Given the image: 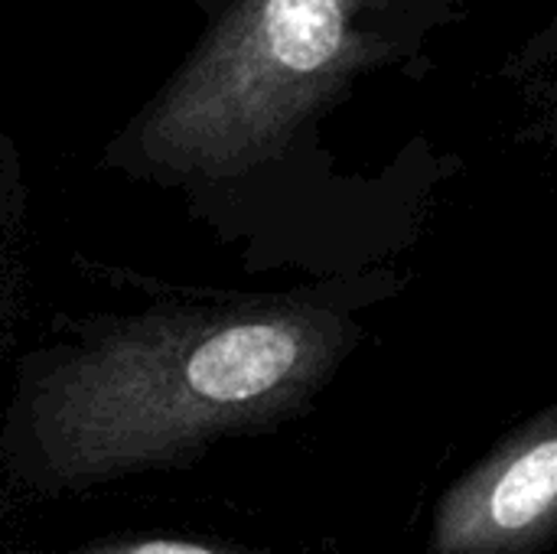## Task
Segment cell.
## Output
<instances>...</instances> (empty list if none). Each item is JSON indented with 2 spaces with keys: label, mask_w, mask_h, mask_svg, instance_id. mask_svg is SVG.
<instances>
[{
  "label": "cell",
  "mask_w": 557,
  "mask_h": 554,
  "mask_svg": "<svg viewBox=\"0 0 557 554\" xmlns=\"http://www.w3.org/2000/svg\"><path fill=\"white\" fill-rule=\"evenodd\" d=\"M356 330L307 300L176 307L111 323L59 353L20 395L33 473L91 487L186 464L209 444L294 418Z\"/></svg>",
  "instance_id": "1"
},
{
  "label": "cell",
  "mask_w": 557,
  "mask_h": 554,
  "mask_svg": "<svg viewBox=\"0 0 557 554\" xmlns=\"http://www.w3.org/2000/svg\"><path fill=\"white\" fill-rule=\"evenodd\" d=\"M369 0H232L134 127L137 160L228 176L274 153L375 59Z\"/></svg>",
  "instance_id": "2"
},
{
  "label": "cell",
  "mask_w": 557,
  "mask_h": 554,
  "mask_svg": "<svg viewBox=\"0 0 557 554\" xmlns=\"http://www.w3.org/2000/svg\"><path fill=\"white\" fill-rule=\"evenodd\" d=\"M557 545V398L434 503L424 554H545Z\"/></svg>",
  "instance_id": "3"
},
{
  "label": "cell",
  "mask_w": 557,
  "mask_h": 554,
  "mask_svg": "<svg viewBox=\"0 0 557 554\" xmlns=\"http://www.w3.org/2000/svg\"><path fill=\"white\" fill-rule=\"evenodd\" d=\"M62 554H248L225 545H209V542H193V539H121V542H98L85 545L75 552Z\"/></svg>",
  "instance_id": "4"
}]
</instances>
